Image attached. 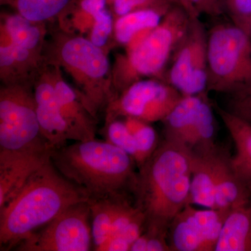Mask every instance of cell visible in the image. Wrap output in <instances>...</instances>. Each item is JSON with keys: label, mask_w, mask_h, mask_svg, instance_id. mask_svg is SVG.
Here are the masks:
<instances>
[{"label": "cell", "mask_w": 251, "mask_h": 251, "mask_svg": "<svg viewBox=\"0 0 251 251\" xmlns=\"http://www.w3.org/2000/svg\"><path fill=\"white\" fill-rule=\"evenodd\" d=\"M191 150L164 138L138 168L134 204L145 217V231L167 237L175 216L191 203Z\"/></svg>", "instance_id": "cell-1"}, {"label": "cell", "mask_w": 251, "mask_h": 251, "mask_svg": "<svg viewBox=\"0 0 251 251\" xmlns=\"http://www.w3.org/2000/svg\"><path fill=\"white\" fill-rule=\"evenodd\" d=\"M90 201L88 193L61 174L50 158L0 209L1 251L15 249L69 206Z\"/></svg>", "instance_id": "cell-2"}, {"label": "cell", "mask_w": 251, "mask_h": 251, "mask_svg": "<svg viewBox=\"0 0 251 251\" xmlns=\"http://www.w3.org/2000/svg\"><path fill=\"white\" fill-rule=\"evenodd\" d=\"M51 161L90 200L133 196L138 172L128 153L108 141H76L54 149Z\"/></svg>", "instance_id": "cell-3"}, {"label": "cell", "mask_w": 251, "mask_h": 251, "mask_svg": "<svg viewBox=\"0 0 251 251\" xmlns=\"http://www.w3.org/2000/svg\"><path fill=\"white\" fill-rule=\"evenodd\" d=\"M108 52L87 38L57 27L49 31L43 50L46 62L68 74L81 102L97 120L99 112L116 98Z\"/></svg>", "instance_id": "cell-4"}, {"label": "cell", "mask_w": 251, "mask_h": 251, "mask_svg": "<svg viewBox=\"0 0 251 251\" xmlns=\"http://www.w3.org/2000/svg\"><path fill=\"white\" fill-rule=\"evenodd\" d=\"M191 16L174 4L161 22L134 49L117 54L112 66L116 97L136 81L163 80L168 65L187 33Z\"/></svg>", "instance_id": "cell-5"}, {"label": "cell", "mask_w": 251, "mask_h": 251, "mask_svg": "<svg viewBox=\"0 0 251 251\" xmlns=\"http://www.w3.org/2000/svg\"><path fill=\"white\" fill-rule=\"evenodd\" d=\"M52 149L41 132L33 83L0 87V153L35 152Z\"/></svg>", "instance_id": "cell-6"}, {"label": "cell", "mask_w": 251, "mask_h": 251, "mask_svg": "<svg viewBox=\"0 0 251 251\" xmlns=\"http://www.w3.org/2000/svg\"><path fill=\"white\" fill-rule=\"evenodd\" d=\"M207 92L228 93L251 80V37L234 23L208 32Z\"/></svg>", "instance_id": "cell-7"}, {"label": "cell", "mask_w": 251, "mask_h": 251, "mask_svg": "<svg viewBox=\"0 0 251 251\" xmlns=\"http://www.w3.org/2000/svg\"><path fill=\"white\" fill-rule=\"evenodd\" d=\"M93 247L90 201L69 206L15 248L20 251H89Z\"/></svg>", "instance_id": "cell-8"}, {"label": "cell", "mask_w": 251, "mask_h": 251, "mask_svg": "<svg viewBox=\"0 0 251 251\" xmlns=\"http://www.w3.org/2000/svg\"><path fill=\"white\" fill-rule=\"evenodd\" d=\"M207 39L200 17L191 16L187 33L175 50L163 80L183 97L208 92Z\"/></svg>", "instance_id": "cell-9"}, {"label": "cell", "mask_w": 251, "mask_h": 251, "mask_svg": "<svg viewBox=\"0 0 251 251\" xmlns=\"http://www.w3.org/2000/svg\"><path fill=\"white\" fill-rule=\"evenodd\" d=\"M182 97L175 87L159 79L136 81L108 104L105 124L126 117L148 123L162 122Z\"/></svg>", "instance_id": "cell-10"}, {"label": "cell", "mask_w": 251, "mask_h": 251, "mask_svg": "<svg viewBox=\"0 0 251 251\" xmlns=\"http://www.w3.org/2000/svg\"><path fill=\"white\" fill-rule=\"evenodd\" d=\"M36 113L41 132L54 149L72 140V134L61 115L55 93V67L46 62L37 72L33 82Z\"/></svg>", "instance_id": "cell-11"}, {"label": "cell", "mask_w": 251, "mask_h": 251, "mask_svg": "<svg viewBox=\"0 0 251 251\" xmlns=\"http://www.w3.org/2000/svg\"><path fill=\"white\" fill-rule=\"evenodd\" d=\"M53 150L0 153V209L17 195L29 177L51 158Z\"/></svg>", "instance_id": "cell-12"}, {"label": "cell", "mask_w": 251, "mask_h": 251, "mask_svg": "<svg viewBox=\"0 0 251 251\" xmlns=\"http://www.w3.org/2000/svg\"><path fill=\"white\" fill-rule=\"evenodd\" d=\"M53 65V64H52ZM55 67V93L61 115L74 141L96 138L97 119L85 108L72 86L64 80L60 68Z\"/></svg>", "instance_id": "cell-13"}, {"label": "cell", "mask_w": 251, "mask_h": 251, "mask_svg": "<svg viewBox=\"0 0 251 251\" xmlns=\"http://www.w3.org/2000/svg\"><path fill=\"white\" fill-rule=\"evenodd\" d=\"M216 189V209L232 210L251 202V194L236 175L232 156L216 146L213 154Z\"/></svg>", "instance_id": "cell-14"}, {"label": "cell", "mask_w": 251, "mask_h": 251, "mask_svg": "<svg viewBox=\"0 0 251 251\" xmlns=\"http://www.w3.org/2000/svg\"><path fill=\"white\" fill-rule=\"evenodd\" d=\"M49 31L48 23L31 21L16 12L1 14L0 46L14 44L43 54Z\"/></svg>", "instance_id": "cell-15"}, {"label": "cell", "mask_w": 251, "mask_h": 251, "mask_svg": "<svg viewBox=\"0 0 251 251\" xmlns=\"http://www.w3.org/2000/svg\"><path fill=\"white\" fill-rule=\"evenodd\" d=\"M45 62L43 54L20 46H0V80L3 85L33 83Z\"/></svg>", "instance_id": "cell-16"}, {"label": "cell", "mask_w": 251, "mask_h": 251, "mask_svg": "<svg viewBox=\"0 0 251 251\" xmlns=\"http://www.w3.org/2000/svg\"><path fill=\"white\" fill-rule=\"evenodd\" d=\"M218 114L233 140L235 153L232 164L236 175L251 194V125L216 107Z\"/></svg>", "instance_id": "cell-17"}, {"label": "cell", "mask_w": 251, "mask_h": 251, "mask_svg": "<svg viewBox=\"0 0 251 251\" xmlns=\"http://www.w3.org/2000/svg\"><path fill=\"white\" fill-rule=\"evenodd\" d=\"M214 148L206 150H191L192 175L191 204L216 209V189L213 153Z\"/></svg>", "instance_id": "cell-18"}, {"label": "cell", "mask_w": 251, "mask_h": 251, "mask_svg": "<svg viewBox=\"0 0 251 251\" xmlns=\"http://www.w3.org/2000/svg\"><path fill=\"white\" fill-rule=\"evenodd\" d=\"M167 239L171 251H211L193 204L185 206L172 221Z\"/></svg>", "instance_id": "cell-19"}, {"label": "cell", "mask_w": 251, "mask_h": 251, "mask_svg": "<svg viewBox=\"0 0 251 251\" xmlns=\"http://www.w3.org/2000/svg\"><path fill=\"white\" fill-rule=\"evenodd\" d=\"M107 0H72L57 17V27L68 34L87 38Z\"/></svg>", "instance_id": "cell-20"}, {"label": "cell", "mask_w": 251, "mask_h": 251, "mask_svg": "<svg viewBox=\"0 0 251 251\" xmlns=\"http://www.w3.org/2000/svg\"><path fill=\"white\" fill-rule=\"evenodd\" d=\"M214 251H251V202L229 211Z\"/></svg>", "instance_id": "cell-21"}, {"label": "cell", "mask_w": 251, "mask_h": 251, "mask_svg": "<svg viewBox=\"0 0 251 251\" xmlns=\"http://www.w3.org/2000/svg\"><path fill=\"white\" fill-rule=\"evenodd\" d=\"M204 94L182 97L162 121L164 138L178 142L189 149L195 117Z\"/></svg>", "instance_id": "cell-22"}, {"label": "cell", "mask_w": 251, "mask_h": 251, "mask_svg": "<svg viewBox=\"0 0 251 251\" xmlns=\"http://www.w3.org/2000/svg\"><path fill=\"white\" fill-rule=\"evenodd\" d=\"M173 5L139 10L114 20L112 34L114 42L125 47L133 36L142 31L152 29L158 25Z\"/></svg>", "instance_id": "cell-23"}, {"label": "cell", "mask_w": 251, "mask_h": 251, "mask_svg": "<svg viewBox=\"0 0 251 251\" xmlns=\"http://www.w3.org/2000/svg\"><path fill=\"white\" fill-rule=\"evenodd\" d=\"M72 0H0L14 12L40 23H52Z\"/></svg>", "instance_id": "cell-24"}, {"label": "cell", "mask_w": 251, "mask_h": 251, "mask_svg": "<svg viewBox=\"0 0 251 251\" xmlns=\"http://www.w3.org/2000/svg\"><path fill=\"white\" fill-rule=\"evenodd\" d=\"M120 198L122 197L103 198L90 201L91 227L94 251H100L110 237Z\"/></svg>", "instance_id": "cell-25"}, {"label": "cell", "mask_w": 251, "mask_h": 251, "mask_svg": "<svg viewBox=\"0 0 251 251\" xmlns=\"http://www.w3.org/2000/svg\"><path fill=\"white\" fill-rule=\"evenodd\" d=\"M216 124L207 92L198 106L190 140V150H206L216 146Z\"/></svg>", "instance_id": "cell-26"}, {"label": "cell", "mask_w": 251, "mask_h": 251, "mask_svg": "<svg viewBox=\"0 0 251 251\" xmlns=\"http://www.w3.org/2000/svg\"><path fill=\"white\" fill-rule=\"evenodd\" d=\"M123 121L135 139L137 154L135 162L141 166L159 145L158 135L150 123L133 117H124Z\"/></svg>", "instance_id": "cell-27"}, {"label": "cell", "mask_w": 251, "mask_h": 251, "mask_svg": "<svg viewBox=\"0 0 251 251\" xmlns=\"http://www.w3.org/2000/svg\"><path fill=\"white\" fill-rule=\"evenodd\" d=\"M225 95V110L251 125V80Z\"/></svg>", "instance_id": "cell-28"}, {"label": "cell", "mask_w": 251, "mask_h": 251, "mask_svg": "<svg viewBox=\"0 0 251 251\" xmlns=\"http://www.w3.org/2000/svg\"><path fill=\"white\" fill-rule=\"evenodd\" d=\"M105 134L106 141L122 149L135 161L137 154L135 139L126 126L123 120L117 119L105 124Z\"/></svg>", "instance_id": "cell-29"}, {"label": "cell", "mask_w": 251, "mask_h": 251, "mask_svg": "<svg viewBox=\"0 0 251 251\" xmlns=\"http://www.w3.org/2000/svg\"><path fill=\"white\" fill-rule=\"evenodd\" d=\"M174 4L172 0H107V6L114 20L133 11L164 7Z\"/></svg>", "instance_id": "cell-30"}, {"label": "cell", "mask_w": 251, "mask_h": 251, "mask_svg": "<svg viewBox=\"0 0 251 251\" xmlns=\"http://www.w3.org/2000/svg\"><path fill=\"white\" fill-rule=\"evenodd\" d=\"M113 29L114 17L107 7L99 14L87 39L94 45L109 50Z\"/></svg>", "instance_id": "cell-31"}, {"label": "cell", "mask_w": 251, "mask_h": 251, "mask_svg": "<svg viewBox=\"0 0 251 251\" xmlns=\"http://www.w3.org/2000/svg\"><path fill=\"white\" fill-rule=\"evenodd\" d=\"M182 6L191 16L201 17L202 15L216 18L226 13L225 0H172Z\"/></svg>", "instance_id": "cell-32"}, {"label": "cell", "mask_w": 251, "mask_h": 251, "mask_svg": "<svg viewBox=\"0 0 251 251\" xmlns=\"http://www.w3.org/2000/svg\"><path fill=\"white\" fill-rule=\"evenodd\" d=\"M225 6L232 23L251 36V0H225Z\"/></svg>", "instance_id": "cell-33"}, {"label": "cell", "mask_w": 251, "mask_h": 251, "mask_svg": "<svg viewBox=\"0 0 251 251\" xmlns=\"http://www.w3.org/2000/svg\"><path fill=\"white\" fill-rule=\"evenodd\" d=\"M130 251H171L165 236L144 231L132 244Z\"/></svg>", "instance_id": "cell-34"}, {"label": "cell", "mask_w": 251, "mask_h": 251, "mask_svg": "<svg viewBox=\"0 0 251 251\" xmlns=\"http://www.w3.org/2000/svg\"><path fill=\"white\" fill-rule=\"evenodd\" d=\"M250 35L251 37V27H250Z\"/></svg>", "instance_id": "cell-35"}]
</instances>
